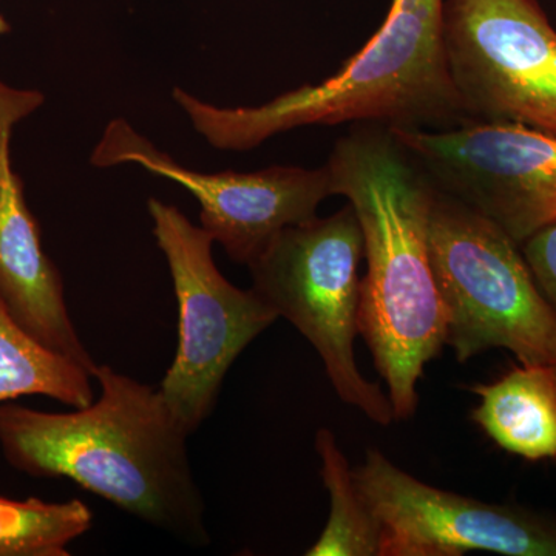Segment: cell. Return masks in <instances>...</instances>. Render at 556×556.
<instances>
[{
  "mask_svg": "<svg viewBox=\"0 0 556 556\" xmlns=\"http://www.w3.org/2000/svg\"><path fill=\"white\" fill-rule=\"evenodd\" d=\"M554 369H555V375H556V365H555Z\"/></svg>",
  "mask_w": 556,
  "mask_h": 556,
  "instance_id": "obj_18",
  "label": "cell"
},
{
  "mask_svg": "<svg viewBox=\"0 0 556 556\" xmlns=\"http://www.w3.org/2000/svg\"><path fill=\"white\" fill-rule=\"evenodd\" d=\"M444 0H393L378 33L317 86L260 105L219 108L175 87L172 98L212 148L249 152L285 131L345 123L452 129L471 123L450 78Z\"/></svg>",
  "mask_w": 556,
  "mask_h": 556,
  "instance_id": "obj_3",
  "label": "cell"
},
{
  "mask_svg": "<svg viewBox=\"0 0 556 556\" xmlns=\"http://www.w3.org/2000/svg\"><path fill=\"white\" fill-rule=\"evenodd\" d=\"M521 248L538 288L556 313V223L538 230Z\"/></svg>",
  "mask_w": 556,
  "mask_h": 556,
  "instance_id": "obj_16",
  "label": "cell"
},
{
  "mask_svg": "<svg viewBox=\"0 0 556 556\" xmlns=\"http://www.w3.org/2000/svg\"><path fill=\"white\" fill-rule=\"evenodd\" d=\"M354 479L380 525L379 556H556V521L428 485L368 450Z\"/></svg>",
  "mask_w": 556,
  "mask_h": 556,
  "instance_id": "obj_10",
  "label": "cell"
},
{
  "mask_svg": "<svg viewBox=\"0 0 556 556\" xmlns=\"http://www.w3.org/2000/svg\"><path fill=\"white\" fill-rule=\"evenodd\" d=\"M391 130L438 190L492 219L519 247L556 223V137L481 121Z\"/></svg>",
  "mask_w": 556,
  "mask_h": 556,
  "instance_id": "obj_8",
  "label": "cell"
},
{
  "mask_svg": "<svg viewBox=\"0 0 556 556\" xmlns=\"http://www.w3.org/2000/svg\"><path fill=\"white\" fill-rule=\"evenodd\" d=\"M316 450L331 510L327 527L306 555L379 556L382 532L378 518L358 490L353 468L328 428H318Z\"/></svg>",
  "mask_w": 556,
  "mask_h": 556,
  "instance_id": "obj_14",
  "label": "cell"
},
{
  "mask_svg": "<svg viewBox=\"0 0 556 556\" xmlns=\"http://www.w3.org/2000/svg\"><path fill=\"white\" fill-rule=\"evenodd\" d=\"M93 379L100 397L73 412L0 404L7 463L31 478H67L185 543L207 546L206 504L190 467V434L160 388L108 364L98 365Z\"/></svg>",
  "mask_w": 556,
  "mask_h": 556,
  "instance_id": "obj_2",
  "label": "cell"
},
{
  "mask_svg": "<svg viewBox=\"0 0 556 556\" xmlns=\"http://www.w3.org/2000/svg\"><path fill=\"white\" fill-rule=\"evenodd\" d=\"M90 372L51 353L22 331L0 295V404L46 396L72 408L94 401Z\"/></svg>",
  "mask_w": 556,
  "mask_h": 556,
  "instance_id": "obj_13",
  "label": "cell"
},
{
  "mask_svg": "<svg viewBox=\"0 0 556 556\" xmlns=\"http://www.w3.org/2000/svg\"><path fill=\"white\" fill-rule=\"evenodd\" d=\"M91 525L90 507L80 500L47 503L0 496V556H68V544Z\"/></svg>",
  "mask_w": 556,
  "mask_h": 556,
  "instance_id": "obj_15",
  "label": "cell"
},
{
  "mask_svg": "<svg viewBox=\"0 0 556 556\" xmlns=\"http://www.w3.org/2000/svg\"><path fill=\"white\" fill-rule=\"evenodd\" d=\"M11 31L10 22L5 20V17L0 14V36L7 35V33Z\"/></svg>",
  "mask_w": 556,
  "mask_h": 556,
  "instance_id": "obj_17",
  "label": "cell"
},
{
  "mask_svg": "<svg viewBox=\"0 0 556 556\" xmlns=\"http://www.w3.org/2000/svg\"><path fill=\"white\" fill-rule=\"evenodd\" d=\"M442 40L471 123L556 137V30L538 0H444Z\"/></svg>",
  "mask_w": 556,
  "mask_h": 556,
  "instance_id": "obj_7",
  "label": "cell"
},
{
  "mask_svg": "<svg viewBox=\"0 0 556 556\" xmlns=\"http://www.w3.org/2000/svg\"><path fill=\"white\" fill-rule=\"evenodd\" d=\"M431 268L447 309L456 361L506 348L521 365H556V313L519 244L492 219L437 189L428 229Z\"/></svg>",
  "mask_w": 556,
  "mask_h": 556,
  "instance_id": "obj_4",
  "label": "cell"
},
{
  "mask_svg": "<svg viewBox=\"0 0 556 556\" xmlns=\"http://www.w3.org/2000/svg\"><path fill=\"white\" fill-rule=\"evenodd\" d=\"M325 166L332 195L345 197L364 236L358 334L386 380L394 417L409 419L424 368L447 342L428 244L437 186L382 124H361L340 138Z\"/></svg>",
  "mask_w": 556,
  "mask_h": 556,
  "instance_id": "obj_1",
  "label": "cell"
},
{
  "mask_svg": "<svg viewBox=\"0 0 556 556\" xmlns=\"http://www.w3.org/2000/svg\"><path fill=\"white\" fill-rule=\"evenodd\" d=\"M0 295L22 331L93 378L98 364L73 325L60 269L43 251L38 219L16 177H0Z\"/></svg>",
  "mask_w": 556,
  "mask_h": 556,
  "instance_id": "obj_11",
  "label": "cell"
},
{
  "mask_svg": "<svg viewBox=\"0 0 556 556\" xmlns=\"http://www.w3.org/2000/svg\"><path fill=\"white\" fill-rule=\"evenodd\" d=\"M148 211L178 303L177 354L160 391L192 434L214 412L233 362L278 316L254 289L226 280L212 255L214 240L177 206L149 199Z\"/></svg>",
  "mask_w": 556,
  "mask_h": 556,
  "instance_id": "obj_6",
  "label": "cell"
},
{
  "mask_svg": "<svg viewBox=\"0 0 556 556\" xmlns=\"http://www.w3.org/2000/svg\"><path fill=\"white\" fill-rule=\"evenodd\" d=\"M364 236L350 203L329 217L289 226L251 265L252 289L317 351L342 402L378 426L393 422L390 397L354 358Z\"/></svg>",
  "mask_w": 556,
  "mask_h": 556,
  "instance_id": "obj_5",
  "label": "cell"
},
{
  "mask_svg": "<svg viewBox=\"0 0 556 556\" xmlns=\"http://www.w3.org/2000/svg\"><path fill=\"white\" fill-rule=\"evenodd\" d=\"M98 169L137 164L170 179L200 203L201 228L239 265H251L281 230L317 217L332 195L327 166H270L257 172L193 170L142 137L129 121H110L90 155Z\"/></svg>",
  "mask_w": 556,
  "mask_h": 556,
  "instance_id": "obj_9",
  "label": "cell"
},
{
  "mask_svg": "<svg viewBox=\"0 0 556 556\" xmlns=\"http://www.w3.org/2000/svg\"><path fill=\"white\" fill-rule=\"evenodd\" d=\"M481 402L471 420L511 455L556 457V375L546 365H521L490 386L470 388Z\"/></svg>",
  "mask_w": 556,
  "mask_h": 556,
  "instance_id": "obj_12",
  "label": "cell"
}]
</instances>
